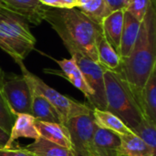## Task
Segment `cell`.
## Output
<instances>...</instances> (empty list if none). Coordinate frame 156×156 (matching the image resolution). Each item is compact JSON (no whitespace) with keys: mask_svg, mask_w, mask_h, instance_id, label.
Listing matches in <instances>:
<instances>
[{"mask_svg":"<svg viewBox=\"0 0 156 156\" xmlns=\"http://www.w3.org/2000/svg\"><path fill=\"white\" fill-rule=\"evenodd\" d=\"M9 138V134H7L5 132H4L1 128H0V149L5 148L7 141Z\"/></svg>","mask_w":156,"mask_h":156,"instance_id":"obj_29","label":"cell"},{"mask_svg":"<svg viewBox=\"0 0 156 156\" xmlns=\"http://www.w3.org/2000/svg\"><path fill=\"white\" fill-rule=\"evenodd\" d=\"M121 145V138L116 133L95 127L91 155L92 156H119V148ZM90 155V156H91Z\"/></svg>","mask_w":156,"mask_h":156,"instance_id":"obj_11","label":"cell"},{"mask_svg":"<svg viewBox=\"0 0 156 156\" xmlns=\"http://www.w3.org/2000/svg\"><path fill=\"white\" fill-rule=\"evenodd\" d=\"M33 156H35V155H33Z\"/></svg>","mask_w":156,"mask_h":156,"instance_id":"obj_33","label":"cell"},{"mask_svg":"<svg viewBox=\"0 0 156 156\" xmlns=\"http://www.w3.org/2000/svg\"><path fill=\"white\" fill-rule=\"evenodd\" d=\"M35 126L40 137L72 151L69 133L63 123L35 121Z\"/></svg>","mask_w":156,"mask_h":156,"instance_id":"obj_12","label":"cell"},{"mask_svg":"<svg viewBox=\"0 0 156 156\" xmlns=\"http://www.w3.org/2000/svg\"><path fill=\"white\" fill-rule=\"evenodd\" d=\"M44 5L49 8L58 9H69L76 8L79 0H39Z\"/></svg>","mask_w":156,"mask_h":156,"instance_id":"obj_26","label":"cell"},{"mask_svg":"<svg viewBox=\"0 0 156 156\" xmlns=\"http://www.w3.org/2000/svg\"><path fill=\"white\" fill-rule=\"evenodd\" d=\"M76 8L100 26L103 19L112 13L106 0H79Z\"/></svg>","mask_w":156,"mask_h":156,"instance_id":"obj_22","label":"cell"},{"mask_svg":"<svg viewBox=\"0 0 156 156\" xmlns=\"http://www.w3.org/2000/svg\"><path fill=\"white\" fill-rule=\"evenodd\" d=\"M132 131L139 138H141L154 153H155L156 122L145 118Z\"/></svg>","mask_w":156,"mask_h":156,"instance_id":"obj_23","label":"cell"},{"mask_svg":"<svg viewBox=\"0 0 156 156\" xmlns=\"http://www.w3.org/2000/svg\"><path fill=\"white\" fill-rule=\"evenodd\" d=\"M91 156H92V155H91Z\"/></svg>","mask_w":156,"mask_h":156,"instance_id":"obj_34","label":"cell"},{"mask_svg":"<svg viewBox=\"0 0 156 156\" xmlns=\"http://www.w3.org/2000/svg\"><path fill=\"white\" fill-rule=\"evenodd\" d=\"M69 131L72 151L76 156H90L95 122L92 112L69 119L65 124Z\"/></svg>","mask_w":156,"mask_h":156,"instance_id":"obj_8","label":"cell"},{"mask_svg":"<svg viewBox=\"0 0 156 156\" xmlns=\"http://www.w3.org/2000/svg\"><path fill=\"white\" fill-rule=\"evenodd\" d=\"M131 2V0H125V4H126V7H127V5H128V4Z\"/></svg>","mask_w":156,"mask_h":156,"instance_id":"obj_32","label":"cell"},{"mask_svg":"<svg viewBox=\"0 0 156 156\" xmlns=\"http://www.w3.org/2000/svg\"><path fill=\"white\" fill-rule=\"evenodd\" d=\"M119 148V156H155L146 144L135 133L122 136Z\"/></svg>","mask_w":156,"mask_h":156,"instance_id":"obj_21","label":"cell"},{"mask_svg":"<svg viewBox=\"0 0 156 156\" xmlns=\"http://www.w3.org/2000/svg\"><path fill=\"white\" fill-rule=\"evenodd\" d=\"M92 116L97 127L111 131L120 137L128 135L133 133V131L118 116L106 110L104 111L93 108Z\"/></svg>","mask_w":156,"mask_h":156,"instance_id":"obj_16","label":"cell"},{"mask_svg":"<svg viewBox=\"0 0 156 156\" xmlns=\"http://www.w3.org/2000/svg\"><path fill=\"white\" fill-rule=\"evenodd\" d=\"M106 111L118 116L131 130L145 119L133 89L119 71L104 69Z\"/></svg>","mask_w":156,"mask_h":156,"instance_id":"obj_3","label":"cell"},{"mask_svg":"<svg viewBox=\"0 0 156 156\" xmlns=\"http://www.w3.org/2000/svg\"><path fill=\"white\" fill-rule=\"evenodd\" d=\"M140 105L144 117L156 122V68L152 71L141 91Z\"/></svg>","mask_w":156,"mask_h":156,"instance_id":"obj_17","label":"cell"},{"mask_svg":"<svg viewBox=\"0 0 156 156\" xmlns=\"http://www.w3.org/2000/svg\"><path fill=\"white\" fill-rule=\"evenodd\" d=\"M141 22L134 18L129 12L124 10L123 26L118 54L121 59L125 58L131 52L140 29Z\"/></svg>","mask_w":156,"mask_h":156,"instance_id":"obj_15","label":"cell"},{"mask_svg":"<svg viewBox=\"0 0 156 156\" xmlns=\"http://www.w3.org/2000/svg\"><path fill=\"white\" fill-rule=\"evenodd\" d=\"M96 48L98 63L105 69L118 71L121 67V58L102 33L98 37Z\"/></svg>","mask_w":156,"mask_h":156,"instance_id":"obj_18","label":"cell"},{"mask_svg":"<svg viewBox=\"0 0 156 156\" xmlns=\"http://www.w3.org/2000/svg\"><path fill=\"white\" fill-rule=\"evenodd\" d=\"M3 10H8V9H7L6 5L4 2V0H0V12L3 11Z\"/></svg>","mask_w":156,"mask_h":156,"instance_id":"obj_30","label":"cell"},{"mask_svg":"<svg viewBox=\"0 0 156 156\" xmlns=\"http://www.w3.org/2000/svg\"><path fill=\"white\" fill-rule=\"evenodd\" d=\"M31 115L36 121L62 123L60 116L50 102L43 96L32 92Z\"/></svg>","mask_w":156,"mask_h":156,"instance_id":"obj_19","label":"cell"},{"mask_svg":"<svg viewBox=\"0 0 156 156\" xmlns=\"http://www.w3.org/2000/svg\"><path fill=\"white\" fill-rule=\"evenodd\" d=\"M36 43L29 25L23 17L8 10L0 12V48L16 63L24 61L35 49Z\"/></svg>","mask_w":156,"mask_h":156,"instance_id":"obj_4","label":"cell"},{"mask_svg":"<svg viewBox=\"0 0 156 156\" xmlns=\"http://www.w3.org/2000/svg\"><path fill=\"white\" fill-rule=\"evenodd\" d=\"M5 72L3 71V69L0 68V86L2 85V83H3V80H4V79H5Z\"/></svg>","mask_w":156,"mask_h":156,"instance_id":"obj_31","label":"cell"},{"mask_svg":"<svg viewBox=\"0 0 156 156\" xmlns=\"http://www.w3.org/2000/svg\"><path fill=\"white\" fill-rule=\"evenodd\" d=\"M4 2L8 11L20 16L34 26H38L45 20L49 9L39 0H4Z\"/></svg>","mask_w":156,"mask_h":156,"instance_id":"obj_10","label":"cell"},{"mask_svg":"<svg viewBox=\"0 0 156 156\" xmlns=\"http://www.w3.org/2000/svg\"><path fill=\"white\" fill-rule=\"evenodd\" d=\"M32 144L22 146L25 150L35 156H76L73 151L59 146L42 137L34 140Z\"/></svg>","mask_w":156,"mask_h":156,"instance_id":"obj_20","label":"cell"},{"mask_svg":"<svg viewBox=\"0 0 156 156\" xmlns=\"http://www.w3.org/2000/svg\"><path fill=\"white\" fill-rule=\"evenodd\" d=\"M35 119L31 114L19 113L16 115L11 132L9 133L8 141L5 148H12L15 146V142L19 138H27L36 140L39 134L35 126Z\"/></svg>","mask_w":156,"mask_h":156,"instance_id":"obj_13","label":"cell"},{"mask_svg":"<svg viewBox=\"0 0 156 156\" xmlns=\"http://www.w3.org/2000/svg\"><path fill=\"white\" fill-rule=\"evenodd\" d=\"M56 31L69 52L78 51L98 62L96 42L101 27L78 8H49L45 20Z\"/></svg>","mask_w":156,"mask_h":156,"instance_id":"obj_2","label":"cell"},{"mask_svg":"<svg viewBox=\"0 0 156 156\" xmlns=\"http://www.w3.org/2000/svg\"><path fill=\"white\" fill-rule=\"evenodd\" d=\"M153 0H131L125 10L139 22H142Z\"/></svg>","mask_w":156,"mask_h":156,"instance_id":"obj_25","label":"cell"},{"mask_svg":"<svg viewBox=\"0 0 156 156\" xmlns=\"http://www.w3.org/2000/svg\"><path fill=\"white\" fill-rule=\"evenodd\" d=\"M16 117V115L14 114V112L11 111L4 97L0 86V128L7 134H9L11 132Z\"/></svg>","mask_w":156,"mask_h":156,"instance_id":"obj_24","label":"cell"},{"mask_svg":"<svg viewBox=\"0 0 156 156\" xmlns=\"http://www.w3.org/2000/svg\"><path fill=\"white\" fill-rule=\"evenodd\" d=\"M124 10H117L112 12L101 22L102 34L107 41L112 46V48L119 51L122 26H123Z\"/></svg>","mask_w":156,"mask_h":156,"instance_id":"obj_14","label":"cell"},{"mask_svg":"<svg viewBox=\"0 0 156 156\" xmlns=\"http://www.w3.org/2000/svg\"><path fill=\"white\" fill-rule=\"evenodd\" d=\"M106 2L112 12L117 10H125L126 8L125 0H106Z\"/></svg>","mask_w":156,"mask_h":156,"instance_id":"obj_28","label":"cell"},{"mask_svg":"<svg viewBox=\"0 0 156 156\" xmlns=\"http://www.w3.org/2000/svg\"><path fill=\"white\" fill-rule=\"evenodd\" d=\"M69 54L75 60L86 82L94 93L90 107L92 109L96 108L105 111L107 105L104 86V68L80 52L73 50L70 51Z\"/></svg>","mask_w":156,"mask_h":156,"instance_id":"obj_6","label":"cell"},{"mask_svg":"<svg viewBox=\"0 0 156 156\" xmlns=\"http://www.w3.org/2000/svg\"><path fill=\"white\" fill-rule=\"evenodd\" d=\"M1 91L14 114H31L32 90L23 75L5 74Z\"/></svg>","mask_w":156,"mask_h":156,"instance_id":"obj_7","label":"cell"},{"mask_svg":"<svg viewBox=\"0 0 156 156\" xmlns=\"http://www.w3.org/2000/svg\"><path fill=\"white\" fill-rule=\"evenodd\" d=\"M16 64L20 67L22 75L29 83L32 92L43 96L50 102V104L55 108L60 116L63 124H65L69 119L73 117L89 114L92 112V108L90 106L63 95L47 85L40 78L30 72L26 68L24 61H20Z\"/></svg>","mask_w":156,"mask_h":156,"instance_id":"obj_5","label":"cell"},{"mask_svg":"<svg viewBox=\"0 0 156 156\" xmlns=\"http://www.w3.org/2000/svg\"><path fill=\"white\" fill-rule=\"evenodd\" d=\"M51 58L59 66L60 70L47 69H44V71L46 73L55 74V75H58V76H60V77L66 79L75 88H77L79 90H80L83 93V95L89 101V103L90 105L93 101L94 93H93L92 90L90 88V86L88 85V83L86 82L80 69H79L78 65L76 64L75 60L72 58H63V59H56L54 58Z\"/></svg>","mask_w":156,"mask_h":156,"instance_id":"obj_9","label":"cell"},{"mask_svg":"<svg viewBox=\"0 0 156 156\" xmlns=\"http://www.w3.org/2000/svg\"><path fill=\"white\" fill-rule=\"evenodd\" d=\"M0 156H33V154L25 150L22 146L15 145L12 148L0 149Z\"/></svg>","mask_w":156,"mask_h":156,"instance_id":"obj_27","label":"cell"},{"mask_svg":"<svg viewBox=\"0 0 156 156\" xmlns=\"http://www.w3.org/2000/svg\"><path fill=\"white\" fill-rule=\"evenodd\" d=\"M156 68V9L153 0L141 22L136 41L118 70L133 89L140 102L141 91Z\"/></svg>","mask_w":156,"mask_h":156,"instance_id":"obj_1","label":"cell"}]
</instances>
